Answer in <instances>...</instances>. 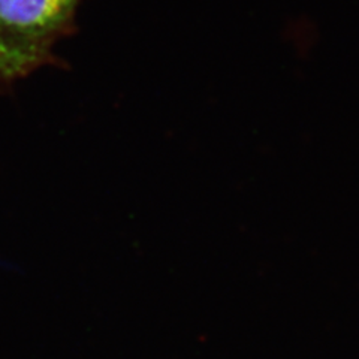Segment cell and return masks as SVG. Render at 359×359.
I'll list each match as a JSON object with an SVG mask.
<instances>
[{"label": "cell", "instance_id": "6da1fadb", "mask_svg": "<svg viewBox=\"0 0 359 359\" xmlns=\"http://www.w3.org/2000/svg\"><path fill=\"white\" fill-rule=\"evenodd\" d=\"M83 0H0V32L11 41L38 50L72 32Z\"/></svg>", "mask_w": 359, "mask_h": 359}, {"label": "cell", "instance_id": "7a4b0ae2", "mask_svg": "<svg viewBox=\"0 0 359 359\" xmlns=\"http://www.w3.org/2000/svg\"><path fill=\"white\" fill-rule=\"evenodd\" d=\"M57 60L50 50H38L11 41L0 32V81L26 76L38 67Z\"/></svg>", "mask_w": 359, "mask_h": 359}]
</instances>
